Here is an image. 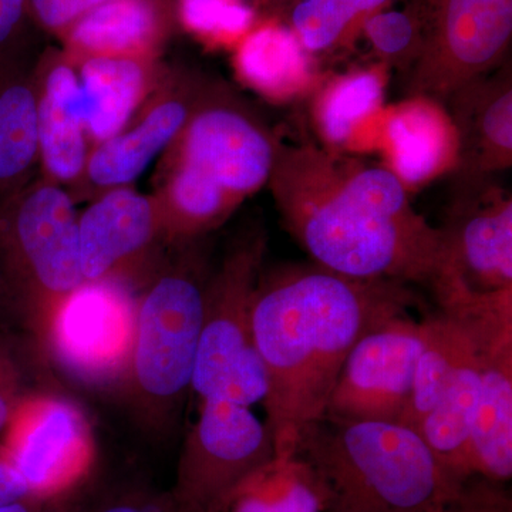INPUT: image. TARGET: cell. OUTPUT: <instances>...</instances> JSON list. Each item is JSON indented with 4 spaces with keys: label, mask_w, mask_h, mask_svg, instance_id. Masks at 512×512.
I'll return each mask as SVG.
<instances>
[{
    "label": "cell",
    "mask_w": 512,
    "mask_h": 512,
    "mask_svg": "<svg viewBox=\"0 0 512 512\" xmlns=\"http://www.w3.org/2000/svg\"><path fill=\"white\" fill-rule=\"evenodd\" d=\"M190 120V109L180 100H168L148 111L128 131L101 141L90 154L86 170L100 187H124L147 170Z\"/></svg>",
    "instance_id": "ffe728a7"
},
{
    "label": "cell",
    "mask_w": 512,
    "mask_h": 512,
    "mask_svg": "<svg viewBox=\"0 0 512 512\" xmlns=\"http://www.w3.org/2000/svg\"><path fill=\"white\" fill-rule=\"evenodd\" d=\"M424 345V320L416 322L409 313L370 329L357 340L343 363L326 416L400 423Z\"/></svg>",
    "instance_id": "7c38bea8"
},
{
    "label": "cell",
    "mask_w": 512,
    "mask_h": 512,
    "mask_svg": "<svg viewBox=\"0 0 512 512\" xmlns=\"http://www.w3.org/2000/svg\"><path fill=\"white\" fill-rule=\"evenodd\" d=\"M265 239L235 248L207 284L204 322L191 387L202 400L251 407L264 402L268 384L252 333V311L261 278Z\"/></svg>",
    "instance_id": "277c9868"
},
{
    "label": "cell",
    "mask_w": 512,
    "mask_h": 512,
    "mask_svg": "<svg viewBox=\"0 0 512 512\" xmlns=\"http://www.w3.org/2000/svg\"><path fill=\"white\" fill-rule=\"evenodd\" d=\"M292 458L325 512H437L463 491L417 431L392 421L323 414L303 429Z\"/></svg>",
    "instance_id": "3957f363"
},
{
    "label": "cell",
    "mask_w": 512,
    "mask_h": 512,
    "mask_svg": "<svg viewBox=\"0 0 512 512\" xmlns=\"http://www.w3.org/2000/svg\"><path fill=\"white\" fill-rule=\"evenodd\" d=\"M37 503H39V501H19V503L6 505V507L0 508V512H32Z\"/></svg>",
    "instance_id": "74e56055"
},
{
    "label": "cell",
    "mask_w": 512,
    "mask_h": 512,
    "mask_svg": "<svg viewBox=\"0 0 512 512\" xmlns=\"http://www.w3.org/2000/svg\"><path fill=\"white\" fill-rule=\"evenodd\" d=\"M423 42L407 72L409 97L444 104L460 87L500 69L512 39V0H420Z\"/></svg>",
    "instance_id": "9c48e42d"
},
{
    "label": "cell",
    "mask_w": 512,
    "mask_h": 512,
    "mask_svg": "<svg viewBox=\"0 0 512 512\" xmlns=\"http://www.w3.org/2000/svg\"><path fill=\"white\" fill-rule=\"evenodd\" d=\"M227 512H325L318 488L298 461L275 460L241 491Z\"/></svg>",
    "instance_id": "83f0119b"
},
{
    "label": "cell",
    "mask_w": 512,
    "mask_h": 512,
    "mask_svg": "<svg viewBox=\"0 0 512 512\" xmlns=\"http://www.w3.org/2000/svg\"><path fill=\"white\" fill-rule=\"evenodd\" d=\"M80 84L86 133L101 143L127 126L146 90V72L137 57H87Z\"/></svg>",
    "instance_id": "603a6c76"
},
{
    "label": "cell",
    "mask_w": 512,
    "mask_h": 512,
    "mask_svg": "<svg viewBox=\"0 0 512 512\" xmlns=\"http://www.w3.org/2000/svg\"><path fill=\"white\" fill-rule=\"evenodd\" d=\"M39 154L56 180L72 181L86 170L84 97L79 77L66 64L47 76L37 106Z\"/></svg>",
    "instance_id": "ac0fdd59"
},
{
    "label": "cell",
    "mask_w": 512,
    "mask_h": 512,
    "mask_svg": "<svg viewBox=\"0 0 512 512\" xmlns=\"http://www.w3.org/2000/svg\"><path fill=\"white\" fill-rule=\"evenodd\" d=\"M362 28L384 66L409 70L416 62L423 42L421 2L413 0L403 10H379L365 19Z\"/></svg>",
    "instance_id": "f1b7e54d"
},
{
    "label": "cell",
    "mask_w": 512,
    "mask_h": 512,
    "mask_svg": "<svg viewBox=\"0 0 512 512\" xmlns=\"http://www.w3.org/2000/svg\"><path fill=\"white\" fill-rule=\"evenodd\" d=\"M437 512H512V504L503 485L473 477L457 498Z\"/></svg>",
    "instance_id": "4dcf8cb0"
},
{
    "label": "cell",
    "mask_w": 512,
    "mask_h": 512,
    "mask_svg": "<svg viewBox=\"0 0 512 512\" xmlns=\"http://www.w3.org/2000/svg\"><path fill=\"white\" fill-rule=\"evenodd\" d=\"M439 228L443 264L431 285L441 308L464 296L512 292V198L494 178L453 180Z\"/></svg>",
    "instance_id": "30bf717a"
},
{
    "label": "cell",
    "mask_w": 512,
    "mask_h": 512,
    "mask_svg": "<svg viewBox=\"0 0 512 512\" xmlns=\"http://www.w3.org/2000/svg\"><path fill=\"white\" fill-rule=\"evenodd\" d=\"M279 2H293V3H296L298 2V0H279Z\"/></svg>",
    "instance_id": "f35d334b"
},
{
    "label": "cell",
    "mask_w": 512,
    "mask_h": 512,
    "mask_svg": "<svg viewBox=\"0 0 512 512\" xmlns=\"http://www.w3.org/2000/svg\"><path fill=\"white\" fill-rule=\"evenodd\" d=\"M25 500H32L28 485L0 450V508Z\"/></svg>",
    "instance_id": "e575fe53"
},
{
    "label": "cell",
    "mask_w": 512,
    "mask_h": 512,
    "mask_svg": "<svg viewBox=\"0 0 512 512\" xmlns=\"http://www.w3.org/2000/svg\"><path fill=\"white\" fill-rule=\"evenodd\" d=\"M276 460L268 426L248 406L202 400L200 417L184 441L170 512H227L235 498Z\"/></svg>",
    "instance_id": "8992f818"
},
{
    "label": "cell",
    "mask_w": 512,
    "mask_h": 512,
    "mask_svg": "<svg viewBox=\"0 0 512 512\" xmlns=\"http://www.w3.org/2000/svg\"><path fill=\"white\" fill-rule=\"evenodd\" d=\"M37 106L32 87L0 67V207L18 194L39 154Z\"/></svg>",
    "instance_id": "d4e9b609"
},
{
    "label": "cell",
    "mask_w": 512,
    "mask_h": 512,
    "mask_svg": "<svg viewBox=\"0 0 512 512\" xmlns=\"http://www.w3.org/2000/svg\"><path fill=\"white\" fill-rule=\"evenodd\" d=\"M481 390V357L477 348L458 365L446 392L417 427L443 470L457 483L470 480L467 447Z\"/></svg>",
    "instance_id": "44dd1931"
},
{
    "label": "cell",
    "mask_w": 512,
    "mask_h": 512,
    "mask_svg": "<svg viewBox=\"0 0 512 512\" xmlns=\"http://www.w3.org/2000/svg\"><path fill=\"white\" fill-rule=\"evenodd\" d=\"M178 16L185 29L212 43L239 42L255 23L245 0H180Z\"/></svg>",
    "instance_id": "f546056e"
},
{
    "label": "cell",
    "mask_w": 512,
    "mask_h": 512,
    "mask_svg": "<svg viewBox=\"0 0 512 512\" xmlns=\"http://www.w3.org/2000/svg\"><path fill=\"white\" fill-rule=\"evenodd\" d=\"M69 495H59L55 498L39 501L32 512H76L73 505L69 503Z\"/></svg>",
    "instance_id": "8d00e7d4"
},
{
    "label": "cell",
    "mask_w": 512,
    "mask_h": 512,
    "mask_svg": "<svg viewBox=\"0 0 512 512\" xmlns=\"http://www.w3.org/2000/svg\"><path fill=\"white\" fill-rule=\"evenodd\" d=\"M89 512H170L167 501L147 500L140 494H121L106 498Z\"/></svg>",
    "instance_id": "836d02e7"
},
{
    "label": "cell",
    "mask_w": 512,
    "mask_h": 512,
    "mask_svg": "<svg viewBox=\"0 0 512 512\" xmlns=\"http://www.w3.org/2000/svg\"><path fill=\"white\" fill-rule=\"evenodd\" d=\"M26 8L28 0H0V49L18 32Z\"/></svg>",
    "instance_id": "d590c367"
},
{
    "label": "cell",
    "mask_w": 512,
    "mask_h": 512,
    "mask_svg": "<svg viewBox=\"0 0 512 512\" xmlns=\"http://www.w3.org/2000/svg\"><path fill=\"white\" fill-rule=\"evenodd\" d=\"M383 66L366 67L335 77L313 101V126L329 150L346 146L363 120L382 107L387 72Z\"/></svg>",
    "instance_id": "cb8c5ba5"
},
{
    "label": "cell",
    "mask_w": 512,
    "mask_h": 512,
    "mask_svg": "<svg viewBox=\"0 0 512 512\" xmlns=\"http://www.w3.org/2000/svg\"><path fill=\"white\" fill-rule=\"evenodd\" d=\"M289 234L313 264L367 281L433 285L443 239L387 165L313 144H278L269 178Z\"/></svg>",
    "instance_id": "6da1fadb"
},
{
    "label": "cell",
    "mask_w": 512,
    "mask_h": 512,
    "mask_svg": "<svg viewBox=\"0 0 512 512\" xmlns=\"http://www.w3.org/2000/svg\"><path fill=\"white\" fill-rule=\"evenodd\" d=\"M478 355L481 390L468 440V474L503 485L512 477V343Z\"/></svg>",
    "instance_id": "e0dca14e"
},
{
    "label": "cell",
    "mask_w": 512,
    "mask_h": 512,
    "mask_svg": "<svg viewBox=\"0 0 512 512\" xmlns=\"http://www.w3.org/2000/svg\"><path fill=\"white\" fill-rule=\"evenodd\" d=\"M137 301L116 279L83 282L35 330L47 356L73 382L92 389L127 383Z\"/></svg>",
    "instance_id": "52a82bcc"
},
{
    "label": "cell",
    "mask_w": 512,
    "mask_h": 512,
    "mask_svg": "<svg viewBox=\"0 0 512 512\" xmlns=\"http://www.w3.org/2000/svg\"><path fill=\"white\" fill-rule=\"evenodd\" d=\"M416 303L410 285L348 278L316 264L259 278L252 333L266 373L265 424L276 460H291L303 429L325 414L357 340Z\"/></svg>",
    "instance_id": "7a4b0ae2"
},
{
    "label": "cell",
    "mask_w": 512,
    "mask_h": 512,
    "mask_svg": "<svg viewBox=\"0 0 512 512\" xmlns=\"http://www.w3.org/2000/svg\"><path fill=\"white\" fill-rule=\"evenodd\" d=\"M457 136L454 180H481L512 165L511 64L467 83L444 103Z\"/></svg>",
    "instance_id": "5bb4252c"
},
{
    "label": "cell",
    "mask_w": 512,
    "mask_h": 512,
    "mask_svg": "<svg viewBox=\"0 0 512 512\" xmlns=\"http://www.w3.org/2000/svg\"><path fill=\"white\" fill-rule=\"evenodd\" d=\"M66 30L80 55L136 57L163 35V8L158 0H109Z\"/></svg>",
    "instance_id": "7402d4cb"
},
{
    "label": "cell",
    "mask_w": 512,
    "mask_h": 512,
    "mask_svg": "<svg viewBox=\"0 0 512 512\" xmlns=\"http://www.w3.org/2000/svg\"><path fill=\"white\" fill-rule=\"evenodd\" d=\"M207 284L191 268L168 272L137 303L127 383L146 406L174 407L191 387Z\"/></svg>",
    "instance_id": "ba28073f"
},
{
    "label": "cell",
    "mask_w": 512,
    "mask_h": 512,
    "mask_svg": "<svg viewBox=\"0 0 512 512\" xmlns=\"http://www.w3.org/2000/svg\"><path fill=\"white\" fill-rule=\"evenodd\" d=\"M180 165L235 207L269 183L278 143L247 111L210 104L184 127Z\"/></svg>",
    "instance_id": "4fadbf2b"
},
{
    "label": "cell",
    "mask_w": 512,
    "mask_h": 512,
    "mask_svg": "<svg viewBox=\"0 0 512 512\" xmlns=\"http://www.w3.org/2000/svg\"><path fill=\"white\" fill-rule=\"evenodd\" d=\"M0 450L36 501L70 494L92 470L96 440L79 404L53 393L25 394L2 433Z\"/></svg>",
    "instance_id": "8fae6325"
},
{
    "label": "cell",
    "mask_w": 512,
    "mask_h": 512,
    "mask_svg": "<svg viewBox=\"0 0 512 512\" xmlns=\"http://www.w3.org/2000/svg\"><path fill=\"white\" fill-rule=\"evenodd\" d=\"M396 0H298L292 30L308 53L326 52L348 37L366 18Z\"/></svg>",
    "instance_id": "4316f807"
},
{
    "label": "cell",
    "mask_w": 512,
    "mask_h": 512,
    "mask_svg": "<svg viewBox=\"0 0 512 512\" xmlns=\"http://www.w3.org/2000/svg\"><path fill=\"white\" fill-rule=\"evenodd\" d=\"M22 372L15 353L0 340V436L8 426L25 393L22 392Z\"/></svg>",
    "instance_id": "d6a6232c"
},
{
    "label": "cell",
    "mask_w": 512,
    "mask_h": 512,
    "mask_svg": "<svg viewBox=\"0 0 512 512\" xmlns=\"http://www.w3.org/2000/svg\"><path fill=\"white\" fill-rule=\"evenodd\" d=\"M426 345L414 370L412 393L400 424L414 431L446 392L458 365L474 349L473 340L443 313L424 320Z\"/></svg>",
    "instance_id": "484cf974"
},
{
    "label": "cell",
    "mask_w": 512,
    "mask_h": 512,
    "mask_svg": "<svg viewBox=\"0 0 512 512\" xmlns=\"http://www.w3.org/2000/svg\"><path fill=\"white\" fill-rule=\"evenodd\" d=\"M0 252L37 329L64 296L83 284L79 217L56 185L16 194L0 207Z\"/></svg>",
    "instance_id": "5b68a950"
},
{
    "label": "cell",
    "mask_w": 512,
    "mask_h": 512,
    "mask_svg": "<svg viewBox=\"0 0 512 512\" xmlns=\"http://www.w3.org/2000/svg\"><path fill=\"white\" fill-rule=\"evenodd\" d=\"M308 55L292 29L266 22L239 40L235 69L242 82L262 96L292 100L311 90L315 83Z\"/></svg>",
    "instance_id": "d6986e66"
},
{
    "label": "cell",
    "mask_w": 512,
    "mask_h": 512,
    "mask_svg": "<svg viewBox=\"0 0 512 512\" xmlns=\"http://www.w3.org/2000/svg\"><path fill=\"white\" fill-rule=\"evenodd\" d=\"M106 2L109 0H28V6L46 28L66 30L87 12Z\"/></svg>",
    "instance_id": "1f68e13d"
},
{
    "label": "cell",
    "mask_w": 512,
    "mask_h": 512,
    "mask_svg": "<svg viewBox=\"0 0 512 512\" xmlns=\"http://www.w3.org/2000/svg\"><path fill=\"white\" fill-rule=\"evenodd\" d=\"M383 150L387 167L406 190L453 171L457 136L444 104L427 97H409L392 107L384 120Z\"/></svg>",
    "instance_id": "2e32d148"
},
{
    "label": "cell",
    "mask_w": 512,
    "mask_h": 512,
    "mask_svg": "<svg viewBox=\"0 0 512 512\" xmlns=\"http://www.w3.org/2000/svg\"><path fill=\"white\" fill-rule=\"evenodd\" d=\"M163 227L161 212L144 195L120 187L103 195L79 217L84 281L114 278Z\"/></svg>",
    "instance_id": "9a60e30c"
}]
</instances>
